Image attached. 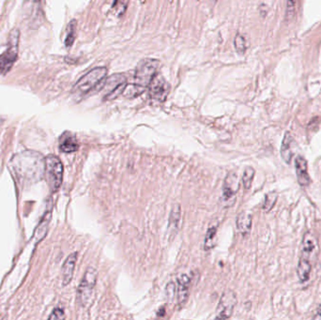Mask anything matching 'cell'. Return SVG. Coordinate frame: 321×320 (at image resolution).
Segmentation results:
<instances>
[{"instance_id":"obj_28","label":"cell","mask_w":321,"mask_h":320,"mask_svg":"<svg viewBox=\"0 0 321 320\" xmlns=\"http://www.w3.org/2000/svg\"><path fill=\"white\" fill-rule=\"evenodd\" d=\"M40 1H41V0H25V3H27V4H29V5H32V4L36 5V4H38Z\"/></svg>"},{"instance_id":"obj_13","label":"cell","mask_w":321,"mask_h":320,"mask_svg":"<svg viewBox=\"0 0 321 320\" xmlns=\"http://www.w3.org/2000/svg\"><path fill=\"white\" fill-rule=\"evenodd\" d=\"M295 169H296L297 179L301 186L306 187L310 184L311 179L308 173L307 161L303 156H297L295 159Z\"/></svg>"},{"instance_id":"obj_25","label":"cell","mask_w":321,"mask_h":320,"mask_svg":"<svg viewBox=\"0 0 321 320\" xmlns=\"http://www.w3.org/2000/svg\"><path fill=\"white\" fill-rule=\"evenodd\" d=\"M277 198H278L277 193H275V192L269 193L265 197V201H264V204L262 206V209H263L264 211L265 212H270L275 205V203L277 201Z\"/></svg>"},{"instance_id":"obj_11","label":"cell","mask_w":321,"mask_h":320,"mask_svg":"<svg viewBox=\"0 0 321 320\" xmlns=\"http://www.w3.org/2000/svg\"><path fill=\"white\" fill-rule=\"evenodd\" d=\"M318 248H319L318 238H316V236L312 232H306L302 241L301 257L310 261V259L317 255Z\"/></svg>"},{"instance_id":"obj_1","label":"cell","mask_w":321,"mask_h":320,"mask_svg":"<svg viewBox=\"0 0 321 320\" xmlns=\"http://www.w3.org/2000/svg\"><path fill=\"white\" fill-rule=\"evenodd\" d=\"M32 152H25L15 158V168L17 171L25 179L39 180L44 174L45 163L44 160Z\"/></svg>"},{"instance_id":"obj_18","label":"cell","mask_w":321,"mask_h":320,"mask_svg":"<svg viewBox=\"0 0 321 320\" xmlns=\"http://www.w3.org/2000/svg\"><path fill=\"white\" fill-rule=\"evenodd\" d=\"M51 217H52V212H51V209H49V210H47V212L43 215L41 222L39 223L38 227L36 228V231H35L34 238H36L37 242L41 240L42 238L46 236L47 231H48L49 222L51 221Z\"/></svg>"},{"instance_id":"obj_2","label":"cell","mask_w":321,"mask_h":320,"mask_svg":"<svg viewBox=\"0 0 321 320\" xmlns=\"http://www.w3.org/2000/svg\"><path fill=\"white\" fill-rule=\"evenodd\" d=\"M107 75V69L106 67H97L92 69L88 74L83 75L82 77L74 85V93L84 96L93 91L104 82Z\"/></svg>"},{"instance_id":"obj_23","label":"cell","mask_w":321,"mask_h":320,"mask_svg":"<svg viewBox=\"0 0 321 320\" xmlns=\"http://www.w3.org/2000/svg\"><path fill=\"white\" fill-rule=\"evenodd\" d=\"M255 169L251 166H247L243 172L242 175V183H243V187L244 189L249 190L252 186V183L254 181V177H255Z\"/></svg>"},{"instance_id":"obj_27","label":"cell","mask_w":321,"mask_h":320,"mask_svg":"<svg viewBox=\"0 0 321 320\" xmlns=\"http://www.w3.org/2000/svg\"><path fill=\"white\" fill-rule=\"evenodd\" d=\"M64 319H65V313L61 308L55 309L49 317V320H64Z\"/></svg>"},{"instance_id":"obj_26","label":"cell","mask_w":321,"mask_h":320,"mask_svg":"<svg viewBox=\"0 0 321 320\" xmlns=\"http://www.w3.org/2000/svg\"><path fill=\"white\" fill-rule=\"evenodd\" d=\"M296 9V0H287V9H286V17L288 21H291L295 15Z\"/></svg>"},{"instance_id":"obj_30","label":"cell","mask_w":321,"mask_h":320,"mask_svg":"<svg viewBox=\"0 0 321 320\" xmlns=\"http://www.w3.org/2000/svg\"><path fill=\"white\" fill-rule=\"evenodd\" d=\"M211 1H213V2H214V3H216L218 0H211Z\"/></svg>"},{"instance_id":"obj_21","label":"cell","mask_w":321,"mask_h":320,"mask_svg":"<svg viewBox=\"0 0 321 320\" xmlns=\"http://www.w3.org/2000/svg\"><path fill=\"white\" fill-rule=\"evenodd\" d=\"M217 225L212 224L207 231L205 241H204V250L210 251L215 246L216 239H217Z\"/></svg>"},{"instance_id":"obj_19","label":"cell","mask_w":321,"mask_h":320,"mask_svg":"<svg viewBox=\"0 0 321 320\" xmlns=\"http://www.w3.org/2000/svg\"><path fill=\"white\" fill-rule=\"evenodd\" d=\"M237 227L242 236H246L252 228V216L246 213H241L237 218Z\"/></svg>"},{"instance_id":"obj_5","label":"cell","mask_w":321,"mask_h":320,"mask_svg":"<svg viewBox=\"0 0 321 320\" xmlns=\"http://www.w3.org/2000/svg\"><path fill=\"white\" fill-rule=\"evenodd\" d=\"M98 278V271L95 268L90 267L83 276L81 283L77 288V304L83 308L87 307L91 302L94 289Z\"/></svg>"},{"instance_id":"obj_3","label":"cell","mask_w":321,"mask_h":320,"mask_svg":"<svg viewBox=\"0 0 321 320\" xmlns=\"http://www.w3.org/2000/svg\"><path fill=\"white\" fill-rule=\"evenodd\" d=\"M44 175L52 193H57L63 181V164L56 155L50 154L44 159Z\"/></svg>"},{"instance_id":"obj_24","label":"cell","mask_w":321,"mask_h":320,"mask_svg":"<svg viewBox=\"0 0 321 320\" xmlns=\"http://www.w3.org/2000/svg\"><path fill=\"white\" fill-rule=\"evenodd\" d=\"M234 46H235V50L237 51V53L239 55H244V53L246 52V48H247L245 38L240 34L236 35V37L234 39Z\"/></svg>"},{"instance_id":"obj_20","label":"cell","mask_w":321,"mask_h":320,"mask_svg":"<svg viewBox=\"0 0 321 320\" xmlns=\"http://www.w3.org/2000/svg\"><path fill=\"white\" fill-rule=\"evenodd\" d=\"M311 271H312V266H311L310 261L305 259V258L301 257L300 261L298 263L297 274H298V277H299V279L302 283H305V282L309 280Z\"/></svg>"},{"instance_id":"obj_10","label":"cell","mask_w":321,"mask_h":320,"mask_svg":"<svg viewBox=\"0 0 321 320\" xmlns=\"http://www.w3.org/2000/svg\"><path fill=\"white\" fill-rule=\"evenodd\" d=\"M148 90L150 98L158 103H164L169 94L170 86L162 75L157 74L149 84Z\"/></svg>"},{"instance_id":"obj_4","label":"cell","mask_w":321,"mask_h":320,"mask_svg":"<svg viewBox=\"0 0 321 320\" xmlns=\"http://www.w3.org/2000/svg\"><path fill=\"white\" fill-rule=\"evenodd\" d=\"M160 67V61L153 58H146L139 62L136 67L133 84L141 89L146 90L157 75Z\"/></svg>"},{"instance_id":"obj_12","label":"cell","mask_w":321,"mask_h":320,"mask_svg":"<svg viewBox=\"0 0 321 320\" xmlns=\"http://www.w3.org/2000/svg\"><path fill=\"white\" fill-rule=\"evenodd\" d=\"M191 280L186 274H181L178 278V290H177V301L180 307H183L188 302L190 295Z\"/></svg>"},{"instance_id":"obj_15","label":"cell","mask_w":321,"mask_h":320,"mask_svg":"<svg viewBox=\"0 0 321 320\" xmlns=\"http://www.w3.org/2000/svg\"><path fill=\"white\" fill-rule=\"evenodd\" d=\"M181 206L179 204H176L173 206L172 211L169 215V221H168V238L171 240L173 239L174 237L178 234L179 227H180V222H181Z\"/></svg>"},{"instance_id":"obj_29","label":"cell","mask_w":321,"mask_h":320,"mask_svg":"<svg viewBox=\"0 0 321 320\" xmlns=\"http://www.w3.org/2000/svg\"><path fill=\"white\" fill-rule=\"evenodd\" d=\"M314 319L315 320H319V319H321V309H319L318 311H317V314L314 316Z\"/></svg>"},{"instance_id":"obj_9","label":"cell","mask_w":321,"mask_h":320,"mask_svg":"<svg viewBox=\"0 0 321 320\" xmlns=\"http://www.w3.org/2000/svg\"><path fill=\"white\" fill-rule=\"evenodd\" d=\"M236 304H237V296L235 294V292L230 289L225 290L221 296L219 304L217 305L215 318L219 320L230 319Z\"/></svg>"},{"instance_id":"obj_22","label":"cell","mask_w":321,"mask_h":320,"mask_svg":"<svg viewBox=\"0 0 321 320\" xmlns=\"http://www.w3.org/2000/svg\"><path fill=\"white\" fill-rule=\"evenodd\" d=\"M76 28H77L76 20H72L67 27L66 39H65V46L67 48L72 47L74 44L76 38Z\"/></svg>"},{"instance_id":"obj_16","label":"cell","mask_w":321,"mask_h":320,"mask_svg":"<svg viewBox=\"0 0 321 320\" xmlns=\"http://www.w3.org/2000/svg\"><path fill=\"white\" fill-rule=\"evenodd\" d=\"M79 144L76 137L70 131H65L59 138V149L65 153H72L77 151Z\"/></svg>"},{"instance_id":"obj_14","label":"cell","mask_w":321,"mask_h":320,"mask_svg":"<svg viewBox=\"0 0 321 320\" xmlns=\"http://www.w3.org/2000/svg\"><path fill=\"white\" fill-rule=\"evenodd\" d=\"M77 257H78V254L76 252H74L67 257L65 262L63 264V267H62V284H63V286H68L73 280L75 265L77 262Z\"/></svg>"},{"instance_id":"obj_17","label":"cell","mask_w":321,"mask_h":320,"mask_svg":"<svg viewBox=\"0 0 321 320\" xmlns=\"http://www.w3.org/2000/svg\"><path fill=\"white\" fill-rule=\"evenodd\" d=\"M294 146H295V140L293 138V136L289 131L286 132L281 145V156L288 164H290L291 159L293 157Z\"/></svg>"},{"instance_id":"obj_6","label":"cell","mask_w":321,"mask_h":320,"mask_svg":"<svg viewBox=\"0 0 321 320\" xmlns=\"http://www.w3.org/2000/svg\"><path fill=\"white\" fill-rule=\"evenodd\" d=\"M20 32L12 29L8 35V48L0 56V75H6L16 62L19 50Z\"/></svg>"},{"instance_id":"obj_7","label":"cell","mask_w":321,"mask_h":320,"mask_svg":"<svg viewBox=\"0 0 321 320\" xmlns=\"http://www.w3.org/2000/svg\"><path fill=\"white\" fill-rule=\"evenodd\" d=\"M127 85V78L124 74H116L111 75L106 80L103 88V91H105L104 100L113 101L118 98L120 95L123 94Z\"/></svg>"},{"instance_id":"obj_8","label":"cell","mask_w":321,"mask_h":320,"mask_svg":"<svg viewBox=\"0 0 321 320\" xmlns=\"http://www.w3.org/2000/svg\"><path fill=\"white\" fill-rule=\"evenodd\" d=\"M239 179L238 174L234 171L228 173L223 181L222 196L221 203L224 207L229 208L235 204L236 195L239 192Z\"/></svg>"}]
</instances>
